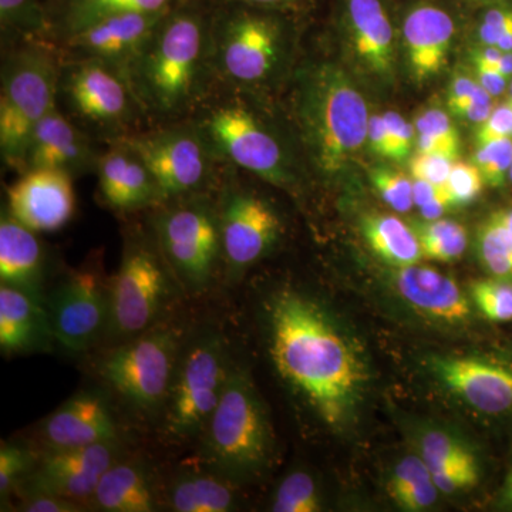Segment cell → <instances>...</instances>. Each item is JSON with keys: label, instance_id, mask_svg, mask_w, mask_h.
<instances>
[{"label": "cell", "instance_id": "1", "mask_svg": "<svg viewBox=\"0 0 512 512\" xmlns=\"http://www.w3.org/2000/svg\"><path fill=\"white\" fill-rule=\"evenodd\" d=\"M268 352L279 377L330 429H339L367 382L355 346L328 312L295 289H282L266 308Z\"/></svg>", "mask_w": 512, "mask_h": 512}, {"label": "cell", "instance_id": "30", "mask_svg": "<svg viewBox=\"0 0 512 512\" xmlns=\"http://www.w3.org/2000/svg\"><path fill=\"white\" fill-rule=\"evenodd\" d=\"M235 483L214 471H188L175 478L168 504L177 512H229L238 507Z\"/></svg>", "mask_w": 512, "mask_h": 512}, {"label": "cell", "instance_id": "52", "mask_svg": "<svg viewBox=\"0 0 512 512\" xmlns=\"http://www.w3.org/2000/svg\"><path fill=\"white\" fill-rule=\"evenodd\" d=\"M454 207H457L456 202L451 197L447 185H444V190L434 200L420 207L421 217L426 221L440 220L448 210Z\"/></svg>", "mask_w": 512, "mask_h": 512}, {"label": "cell", "instance_id": "46", "mask_svg": "<svg viewBox=\"0 0 512 512\" xmlns=\"http://www.w3.org/2000/svg\"><path fill=\"white\" fill-rule=\"evenodd\" d=\"M431 476H433L434 484L441 493L454 494L477 485L480 471H478V464H470V466L434 471Z\"/></svg>", "mask_w": 512, "mask_h": 512}, {"label": "cell", "instance_id": "61", "mask_svg": "<svg viewBox=\"0 0 512 512\" xmlns=\"http://www.w3.org/2000/svg\"><path fill=\"white\" fill-rule=\"evenodd\" d=\"M498 217L501 218V221L510 228L512 232V208H507V210L497 211Z\"/></svg>", "mask_w": 512, "mask_h": 512}, {"label": "cell", "instance_id": "32", "mask_svg": "<svg viewBox=\"0 0 512 512\" xmlns=\"http://www.w3.org/2000/svg\"><path fill=\"white\" fill-rule=\"evenodd\" d=\"M439 488L421 457H406L394 467L387 494L404 511H424L436 503Z\"/></svg>", "mask_w": 512, "mask_h": 512}, {"label": "cell", "instance_id": "28", "mask_svg": "<svg viewBox=\"0 0 512 512\" xmlns=\"http://www.w3.org/2000/svg\"><path fill=\"white\" fill-rule=\"evenodd\" d=\"M178 0H46L49 42L63 45L100 20L124 13L164 12Z\"/></svg>", "mask_w": 512, "mask_h": 512}, {"label": "cell", "instance_id": "21", "mask_svg": "<svg viewBox=\"0 0 512 512\" xmlns=\"http://www.w3.org/2000/svg\"><path fill=\"white\" fill-rule=\"evenodd\" d=\"M99 195L110 210L128 214L163 204L161 192L146 163L124 141L101 150L96 168Z\"/></svg>", "mask_w": 512, "mask_h": 512}, {"label": "cell", "instance_id": "3", "mask_svg": "<svg viewBox=\"0 0 512 512\" xmlns=\"http://www.w3.org/2000/svg\"><path fill=\"white\" fill-rule=\"evenodd\" d=\"M295 117L302 144L325 177L345 170L367 141L366 101L335 64L309 66L298 73Z\"/></svg>", "mask_w": 512, "mask_h": 512}, {"label": "cell", "instance_id": "19", "mask_svg": "<svg viewBox=\"0 0 512 512\" xmlns=\"http://www.w3.org/2000/svg\"><path fill=\"white\" fill-rule=\"evenodd\" d=\"M97 144L57 106L40 121L30 138L22 171L45 168L69 174L74 180L94 174L101 154Z\"/></svg>", "mask_w": 512, "mask_h": 512}, {"label": "cell", "instance_id": "4", "mask_svg": "<svg viewBox=\"0 0 512 512\" xmlns=\"http://www.w3.org/2000/svg\"><path fill=\"white\" fill-rule=\"evenodd\" d=\"M252 92L215 82L188 119L200 128L212 153L276 187H295V163L274 127L251 100Z\"/></svg>", "mask_w": 512, "mask_h": 512}, {"label": "cell", "instance_id": "35", "mask_svg": "<svg viewBox=\"0 0 512 512\" xmlns=\"http://www.w3.org/2000/svg\"><path fill=\"white\" fill-rule=\"evenodd\" d=\"M481 261L494 278H512V232L494 212L478 232Z\"/></svg>", "mask_w": 512, "mask_h": 512}, {"label": "cell", "instance_id": "24", "mask_svg": "<svg viewBox=\"0 0 512 512\" xmlns=\"http://www.w3.org/2000/svg\"><path fill=\"white\" fill-rule=\"evenodd\" d=\"M343 26L359 63L370 73H393V26L383 0H343Z\"/></svg>", "mask_w": 512, "mask_h": 512}, {"label": "cell", "instance_id": "5", "mask_svg": "<svg viewBox=\"0 0 512 512\" xmlns=\"http://www.w3.org/2000/svg\"><path fill=\"white\" fill-rule=\"evenodd\" d=\"M293 13L217 0L212 15V66L217 82L254 93L284 69Z\"/></svg>", "mask_w": 512, "mask_h": 512}, {"label": "cell", "instance_id": "41", "mask_svg": "<svg viewBox=\"0 0 512 512\" xmlns=\"http://www.w3.org/2000/svg\"><path fill=\"white\" fill-rule=\"evenodd\" d=\"M370 178L376 191L389 207L399 212L412 210L413 181H410L406 175L394 173L389 168H375L370 173Z\"/></svg>", "mask_w": 512, "mask_h": 512}, {"label": "cell", "instance_id": "20", "mask_svg": "<svg viewBox=\"0 0 512 512\" xmlns=\"http://www.w3.org/2000/svg\"><path fill=\"white\" fill-rule=\"evenodd\" d=\"M430 369L450 392L487 414L512 412V367L478 357L439 356Z\"/></svg>", "mask_w": 512, "mask_h": 512}, {"label": "cell", "instance_id": "2", "mask_svg": "<svg viewBox=\"0 0 512 512\" xmlns=\"http://www.w3.org/2000/svg\"><path fill=\"white\" fill-rule=\"evenodd\" d=\"M217 0H178L165 10L128 72L148 123L187 120L215 79L211 28Z\"/></svg>", "mask_w": 512, "mask_h": 512}, {"label": "cell", "instance_id": "45", "mask_svg": "<svg viewBox=\"0 0 512 512\" xmlns=\"http://www.w3.org/2000/svg\"><path fill=\"white\" fill-rule=\"evenodd\" d=\"M454 161L443 156L417 154L410 163V173L414 180L429 181L431 184H447Z\"/></svg>", "mask_w": 512, "mask_h": 512}, {"label": "cell", "instance_id": "26", "mask_svg": "<svg viewBox=\"0 0 512 512\" xmlns=\"http://www.w3.org/2000/svg\"><path fill=\"white\" fill-rule=\"evenodd\" d=\"M55 340L49 312L42 298L0 286V349L3 355L42 350Z\"/></svg>", "mask_w": 512, "mask_h": 512}, {"label": "cell", "instance_id": "43", "mask_svg": "<svg viewBox=\"0 0 512 512\" xmlns=\"http://www.w3.org/2000/svg\"><path fill=\"white\" fill-rule=\"evenodd\" d=\"M416 130L419 134L434 138L446 146L454 156L460 151V136L457 128L451 123L450 117L443 110L431 109L424 111L416 120Z\"/></svg>", "mask_w": 512, "mask_h": 512}, {"label": "cell", "instance_id": "44", "mask_svg": "<svg viewBox=\"0 0 512 512\" xmlns=\"http://www.w3.org/2000/svg\"><path fill=\"white\" fill-rule=\"evenodd\" d=\"M383 119L389 136L390 160H406L414 144V127L396 111L383 114Z\"/></svg>", "mask_w": 512, "mask_h": 512}, {"label": "cell", "instance_id": "51", "mask_svg": "<svg viewBox=\"0 0 512 512\" xmlns=\"http://www.w3.org/2000/svg\"><path fill=\"white\" fill-rule=\"evenodd\" d=\"M478 83L487 90L491 96H500L507 89L508 77L498 70L497 66L487 64H476Z\"/></svg>", "mask_w": 512, "mask_h": 512}, {"label": "cell", "instance_id": "27", "mask_svg": "<svg viewBox=\"0 0 512 512\" xmlns=\"http://www.w3.org/2000/svg\"><path fill=\"white\" fill-rule=\"evenodd\" d=\"M40 234L3 208L0 218V282L42 298L46 252Z\"/></svg>", "mask_w": 512, "mask_h": 512}, {"label": "cell", "instance_id": "15", "mask_svg": "<svg viewBox=\"0 0 512 512\" xmlns=\"http://www.w3.org/2000/svg\"><path fill=\"white\" fill-rule=\"evenodd\" d=\"M109 296V282L96 265L64 276L45 302L56 342L73 353L92 348L109 330Z\"/></svg>", "mask_w": 512, "mask_h": 512}, {"label": "cell", "instance_id": "49", "mask_svg": "<svg viewBox=\"0 0 512 512\" xmlns=\"http://www.w3.org/2000/svg\"><path fill=\"white\" fill-rule=\"evenodd\" d=\"M82 505L56 497V495L42 493L23 494L20 510L28 512H76L82 511Z\"/></svg>", "mask_w": 512, "mask_h": 512}, {"label": "cell", "instance_id": "31", "mask_svg": "<svg viewBox=\"0 0 512 512\" xmlns=\"http://www.w3.org/2000/svg\"><path fill=\"white\" fill-rule=\"evenodd\" d=\"M362 232L370 249L396 268L419 264L423 258L416 231L393 215H367Z\"/></svg>", "mask_w": 512, "mask_h": 512}, {"label": "cell", "instance_id": "9", "mask_svg": "<svg viewBox=\"0 0 512 512\" xmlns=\"http://www.w3.org/2000/svg\"><path fill=\"white\" fill-rule=\"evenodd\" d=\"M57 106L106 146L150 126L127 80L94 60L62 57Z\"/></svg>", "mask_w": 512, "mask_h": 512}, {"label": "cell", "instance_id": "38", "mask_svg": "<svg viewBox=\"0 0 512 512\" xmlns=\"http://www.w3.org/2000/svg\"><path fill=\"white\" fill-rule=\"evenodd\" d=\"M478 311L491 322L512 320V284L505 279H485L470 285Z\"/></svg>", "mask_w": 512, "mask_h": 512}, {"label": "cell", "instance_id": "47", "mask_svg": "<svg viewBox=\"0 0 512 512\" xmlns=\"http://www.w3.org/2000/svg\"><path fill=\"white\" fill-rule=\"evenodd\" d=\"M512 137V107L510 104H501L493 110L487 120L480 124L477 130L478 146Z\"/></svg>", "mask_w": 512, "mask_h": 512}, {"label": "cell", "instance_id": "53", "mask_svg": "<svg viewBox=\"0 0 512 512\" xmlns=\"http://www.w3.org/2000/svg\"><path fill=\"white\" fill-rule=\"evenodd\" d=\"M478 87V83L471 80L470 77L458 76L453 83H451L450 90H448L447 106L448 109L456 106L464 99H467L470 94L474 93Z\"/></svg>", "mask_w": 512, "mask_h": 512}, {"label": "cell", "instance_id": "58", "mask_svg": "<svg viewBox=\"0 0 512 512\" xmlns=\"http://www.w3.org/2000/svg\"><path fill=\"white\" fill-rule=\"evenodd\" d=\"M501 501L505 507L512 508V467L508 471L507 478H505L503 491H501Z\"/></svg>", "mask_w": 512, "mask_h": 512}, {"label": "cell", "instance_id": "22", "mask_svg": "<svg viewBox=\"0 0 512 512\" xmlns=\"http://www.w3.org/2000/svg\"><path fill=\"white\" fill-rule=\"evenodd\" d=\"M40 433L47 450L119 440L117 421L109 403L92 392L74 394L66 400L43 421Z\"/></svg>", "mask_w": 512, "mask_h": 512}, {"label": "cell", "instance_id": "33", "mask_svg": "<svg viewBox=\"0 0 512 512\" xmlns=\"http://www.w3.org/2000/svg\"><path fill=\"white\" fill-rule=\"evenodd\" d=\"M2 46L22 40L49 42L46 0H0Z\"/></svg>", "mask_w": 512, "mask_h": 512}, {"label": "cell", "instance_id": "42", "mask_svg": "<svg viewBox=\"0 0 512 512\" xmlns=\"http://www.w3.org/2000/svg\"><path fill=\"white\" fill-rule=\"evenodd\" d=\"M484 183L483 174L476 164L454 163L446 185L458 207L476 200Z\"/></svg>", "mask_w": 512, "mask_h": 512}, {"label": "cell", "instance_id": "29", "mask_svg": "<svg viewBox=\"0 0 512 512\" xmlns=\"http://www.w3.org/2000/svg\"><path fill=\"white\" fill-rule=\"evenodd\" d=\"M92 505L106 512H153L158 510V495L146 468L117 460L101 477Z\"/></svg>", "mask_w": 512, "mask_h": 512}, {"label": "cell", "instance_id": "62", "mask_svg": "<svg viewBox=\"0 0 512 512\" xmlns=\"http://www.w3.org/2000/svg\"><path fill=\"white\" fill-rule=\"evenodd\" d=\"M508 104L512 107V83H511V89H510V99H508Z\"/></svg>", "mask_w": 512, "mask_h": 512}, {"label": "cell", "instance_id": "50", "mask_svg": "<svg viewBox=\"0 0 512 512\" xmlns=\"http://www.w3.org/2000/svg\"><path fill=\"white\" fill-rule=\"evenodd\" d=\"M367 143L370 144V148L377 156L390 158L389 136H387L383 116L375 114V116L370 117L369 128H367Z\"/></svg>", "mask_w": 512, "mask_h": 512}, {"label": "cell", "instance_id": "36", "mask_svg": "<svg viewBox=\"0 0 512 512\" xmlns=\"http://www.w3.org/2000/svg\"><path fill=\"white\" fill-rule=\"evenodd\" d=\"M275 512H318L322 510L318 485L311 474L295 471L284 478L272 501Z\"/></svg>", "mask_w": 512, "mask_h": 512}, {"label": "cell", "instance_id": "54", "mask_svg": "<svg viewBox=\"0 0 512 512\" xmlns=\"http://www.w3.org/2000/svg\"><path fill=\"white\" fill-rule=\"evenodd\" d=\"M258 8L281 10V12L295 13L308 5L309 0H237Z\"/></svg>", "mask_w": 512, "mask_h": 512}, {"label": "cell", "instance_id": "10", "mask_svg": "<svg viewBox=\"0 0 512 512\" xmlns=\"http://www.w3.org/2000/svg\"><path fill=\"white\" fill-rule=\"evenodd\" d=\"M181 288L153 234L130 232L110 282L109 329L119 342L160 325L175 291Z\"/></svg>", "mask_w": 512, "mask_h": 512}, {"label": "cell", "instance_id": "16", "mask_svg": "<svg viewBox=\"0 0 512 512\" xmlns=\"http://www.w3.org/2000/svg\"><path fill=\"white\" fill-rule=\"evenodd\" d=\"M119 460V440L92 446L46 450L20 487L23 494L56 495L79 505L92 504L101 477Z\"/></svg>", "mask_w": 512, "mask_h": 512}, {"label": "cell", "instance_id": "60", "mask_svg": "<svg viewBox=\"0 0 512 512\" xmlns=\"http://www.w3.org/2000/svg\"><path fill=\"white\" fill-rule=\"evenodd\" d=\"M497 47L504 53L512 52V30L498 40Z\"/></svg>", "mask_w": 512, "mask_h": 512}, {"label": "cell", "instance_id": "59", "mask_svg": "<svg viewBox=\"0 0 512 512\" xmlns=\"http://www.w3.org/2000/svg\"><path fill=\"white\" fill-rule=\"evenodd\" d=\"M497 67L501 73L505 74V76H512V52L503 53Z\"/></svg>", "mask_w": 512, "mask_h": 512}, {"label": "cell", "instance_id": "12", "mask_svg": "<svg viewBox=\"0 0 512 512\" xmlns=\"http://www.w3.org/2000/svg\"><path fill=\"white\" fill-rule=\"evenodd\" d=\"M231 370L221 333L207 330L184 345L161 414L165 439L183 443L201 437L220 403Z\"/></svg>", "mask_w": 512, "mask_h": 512}, {"label": "cell", "instance_id": "57", "mask_svg": "<svg viewBox=\"0 0 512 512\" xmlns=\"http://www.w3.org/2000/svg\"><path fill=\"white\" fill-rule=\"evenodd\" d=\"M503 53V50L498 49L497 46H484L483 49L478 50L476 55H474V63L497 66Z\"/></svg>", "mask_w": 512, "mask_h": 512}, {"label": "cell", "instance_id": "17", "mask_svg": "<svg viewBox=\"0 0 512 512\" xmlns=\"http://www.w3.org/2000/svg\"><path fill=\"white\" fill-rule=\"evenodd\" d=\"M164 12L110 16L70 37L57 49L63 59L94 60L110 67L127 80L131 66L146 46Z\"/></svg>", "mask_w": 512, "mask_h": 512}, {"label": "cell", "instance_id": "63", "mask_svg": "<svg viewBox=\"0 0 512 512\" xmlns=\"http://www.w3.org/2000/svg\"><path fill=\"white\" fill-rule=\"evenodd\" d=\"M508 175H510V178H511V181H512V164H511V168H510V174H508Z\"/></svg>", "mask_w": 512, "mask_h": 512}, {"label": "cell", "instance_id": "25", "mask_svg": "<svg viewBox=\"0 0 512 512\" xmlns=\"http://www.w3.org/2000/svg\"><path fill=\"white\" fill-rule=\"evenodd\" d=\"M394 282L404 301L421 315L446 323L470 318V301L451 276L416 264L399 268Z\"/></svg>", "mask_w": 512, "mask_h": 512}, {"label": "cell", "instance_id": "39", "mask_svg": "<svg viewBox=\"0 0 512 512\" xmlns=\"http://www.w3.org/2000/svg\"><path fill=\"white\" fill-rule=\"evenodd\" d=\"M37 457L18 444L5 443L0 448V495L2 500L9 498L18 490L30 471L33 470Z\"/></svg>", "mask_w": 512, "mask_h": 512}, {"label": "cell", "instance_id": "23", "mask_svg": "<svg viewBox=\"0 0 512 512\" xmlns=\"http://www.w3.org/2000/svg\"><path fill=\"white\" fill-rule=\"evenodd\" d=\"M402 33L416 80L423 82L437 76L446 66L456 35V23L450 13L431 3L414 5L404 16Z\"/></svg>", "mask_w": 512, "mask_h": 512}, {"label": "cell", "instance_id": "11", "mask_svg": "<svg viewBox=\"0 0 512 512\" xmlns=\"http://www.w3.org/2000/svg\"><path fill=\"white\" fill-rule=\"evenodd\" d=\"M184 345L180 330L160 323L110 350L101 359L99 375L131 409L161 416Z\"/></svg>", "mask_w": 512, "mask_h": 512}, {"label": "cell", "instance_id": "7", "mask_svg": "<svg viewBox=\"0 0 512 512\" xmlns=\"http://www.w3.org/2000/svg\"><path fill=\"white\" fill-rule=\"evenodd\" d=\"M200 439L205 467L232 483L259 476L271 464V424L244 369L232 366L224 394Z\"/></svg>", "mask_w": 512, "mask_h": 512}, {"label": "cell", "instance_id": "13", "mask_svg": "<svg viewBox=\"0 0 512 512\" xmlns=\"http://www.w3.org/2000/svg\"><path fill=\"white\" fill-rule=\"evenodd\" d=\"M121 141L146 163L163 202L217 190L224 164L191 119L154 124Z\"/></svg>", "mask_w": 512, "mask_h": 512}, {"label": "cell", "instance_id": "34", "mask_svg": "<svg viewBox=\"0 0 512 512\" xmlns=\"http://www.w3.org/2000/svg\"><path fill=\"white\" fill-rule=\"evenodd\" d=\"M424 258L453 262L463 256L468 245L466 228L450 220L427 221L414 229Z\"/></svg>", "mask_w": 512, "mask_h": 512}, {"label": "cell", "instance_id": "18", "mask_svg": "<svg viewBox=\"0 0 512 512\" xmlns=\"http://www.w3.org/2000/svg\"><path fill=\"white\" fill-rule=\"evenodd\" d=\"M6 211L37 234L56 232L76 212L74 178L45 168H30L6 188Z\"/></svg>", "mask_w": 512, "mask_h": 512}, {"label": "cell", "instance_id": "40", "mask_svg": "<svg viewBox=\"0 0 512 512\" xmlns=\"http://www.w3.org/2000/svg\"><path fill=\"white\" fill-rule=\"evenodd\" d=\"M474 164L480 168L485 183L495 188L504 185L512 164L511 138H501L478 146Z\"/></svg>", "mask_w": 512, "mask_h": 512}, {"label": "cell", "instance_id": "48", "mask_svg": "<svg viewBox=\"0 0 512 512\" xmlns=\"http://www.w3.org/2000/svg\"><path fill=\"white\" fill-rule=\"evenodd\" d=\"M512 30V10L507 8H494L485 13L481 20L480 42L484 46H497L498 40Z\"/></svg>", "mask_w": 512, "mask_h": 512}, {"label": "cell", "instance_id": "8", "mask_svg": "<svg viewBox=\"0 0 512 512\" xmlns=\"http://www.w3.org/2000/svg\"><path fill=\"white\" fill-rule=\"evenodd\" d=\"M151 215V234L188 292L210 288L224 269L215 191L163 202Z\"/></svg>", "mask_w": 512, "mask_h": 512}, {"label": "cell", "instance_id": "14", "mask_svg": "<svg viewBox=\"0 0 512 512\" xmlns=\"http://www.w3.org/2000/svg\"><path fill=\"white\" fill-rule=\"evenodd\" d=\"M215 202L224 268L235 279L275 248L284 224L271 202L239 183L232 165L224 164Z\"/></svg>", "mask_w": 512, "mask_h": 512}, {"label": "cell", "instance_id": "6", "mask_svg": "<svg viewBox=\"0 0 512 512\" xmlns=\"http://www.w3.org/2000/svg\"><path fill=\"white\" fill-rule=\"evenodd\" d=\"M0 69V156L20 173L30 138L57 107L62 55L46 40L2 46Z\"/></svg>", "mask_w": 512, "mask_h": 512}, {"label": "cell", "instance_id": "55", "mask_svg": "<svg viewBox=\"0 0 512 512\" xmlns=\"http://www.w3.org/2000/svg\"><path fill=\"white\" fill-rule=\"evenodd\" d=\"M444 185L431 184L429 181L414 180L413 178L414 205L420 208L427 202L434 200L444 190Z\"/></svg>", "mask_w": 512, "mask_h": 512}, {"label": "cell", "instance_id": "56", "mask_svg": "<svg viewBox=\"0 0 512 512\" xmlns=\"http://www.w3.org/2000/svg\"><path fill=\"white\" fill-rule=\"evenodd\" d=\"M417 151L420 154H431V156H443L453 161L457 160V157L446 146L434 138L424 136V134H419V138H417Z\"/></svg>", "mask_w": 512, "mask_h": 512}, {"label": "cell", "instance_id": "37", "mask_svg": "<svg viewBox=\"0 0 512 512\" xmlns=\"http://www.w3.org/2000/svg\"><path fill=\"white\" fill-rule=\"evenodd\" d=\"M421 458L434 471L447 468L478 464L474 454L463 446L461 441L454 439L443 431H429L421 441Z\"/></svg>", "mask_w": 512, "mask_h": 512}]
</instances>
